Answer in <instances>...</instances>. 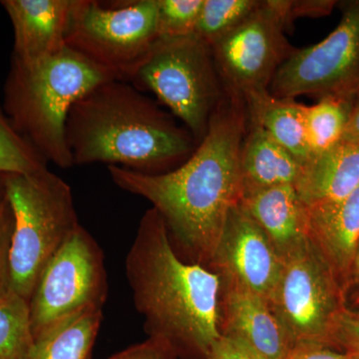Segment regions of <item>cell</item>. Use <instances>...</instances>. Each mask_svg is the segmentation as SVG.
Listing matches in <instances>:
<instances>
[{
  "mask_svg": "<svg viewBox=\"0 0 359 359\" xmlns=\"http://www.w3.org/2000/svg\"><path fill=\"white\" fill-rule=\"evenodd\" d=\"M358 252H359V247H358Z\"/></svg>",
  "mask_w": 359,
  "mask_h": 359,
  "instance_id": "36",
  "label": "cell"
},
{
  "mask_svg": "<svg viewBox=\"0 0 359 359\" xmlns=\"http://www.w3.org/2000/svg\"><path fill=\"white\" fill-rule=\"evenodd\" d=\"M339 25L318 43L297 49L276 71L278 98L353 94L359 84V0L344 2Z\"/></svg>",
  "mask_w": 359,
  "mask_h": 359,
  "instance_id": "11",
  "label": "cell"
},
{
  "mask_svg": "<svg viewBox=\"0 0 359 359\" xmlns=\"http://www.w3.org/2000/svg\"><path fill=\"white\" fill-rule=\"evenodd\" d=\"M106 295L102 250L79 224L45 266L28 302L33 339L77 311L103 308Z\"/></svg>",
  "mask_w": 359,
  "mask_h": 359,
  "instance_id": "9",
  "label": "cell"
},
{
  "mask_svg": "<svg viewBox=\"0 0 359 359\" xmlns=\"http://www.w3.org/2000/svg\"><path fill=\"white\" fill-rule=\"evenodd\" d=\"M261 2L262 0H204L194 33L212 47L242 25Z\"/></svg>",
  "mask_w": 359,
  "mask_h": 359,
  "instance_id": "22",
  "label": "cell"
},
{
  "mask_svg": "<svg viewBox=\"0 0 359 359\" xmlns=\"http://www.w3.org/2000/svg\"><path fill=\"white\" fill-rule=\"evenodd\" d=\"M2 180L13 214L11 292L29 302L45 266L80 223L70 186L47 168Z\"/></svg>",
  "mask_w": 359,
  "mask_h": 359,
  "instance_id": "5",
  "label": "cell"
},
{
  "mask_svg": "<svg viewBox=\"0 0 359 359\" xmlns=\"http://www.w3.org/2000/svg\"><path fill=\"white\" fill-rule=\"evenodd\" d=\"M294 347L332 346L335 327L346 309V292L313 240L285 259L269 302Z\"/></svg>",
  "mask_w": 359,
  "mask_h": 359,
  "instance_id": "8",
  "label": "cell"
},
{
  "mask_svg": "<svg viewBox=\"0 0 359 359\" xmlns=\"http://www.w3.org/2000/svg\"><path fill=\"white\" fill-rule=\"evenodd\" d=\"M13 233V210L2 184L0 188V301L11 292V254Z\"/></svg>",
  "mask_w": 359,
  "mask_h": 359,
  "instance_id": "26",
  "label": "cell"
},
{
  "mask_svg": "<svg viewBox=\"0 0 359 359\" xmlns=\"http://www.w3.org/2000/svg\"><path fill=\"white\" fill-rule=\"evenodd\" d=\"M2 184H4V181H2V175H0V188H1Z\"/></svg>",
  "mask_w": 359,
  "mask_h": 359,
  "instance_id": "35",
  "label": "cell"
},
{
  "mask_svg": "<svg viewBox=\"0 0 359 359\" xmlns=\"http://www.w3.org/2000/svg\"><path fill=\"white\" fill-rule=\"evenodd\" d=\"M109 359H179L178 355L162 340L149 337L146 341L116 353Z\"/></svg>",
  "mask_w": 359,
  "mask_h": 359,
  "instance_id": "28",
  "label": "cell"
},
{
  "mask_svg": "<svg viewBox=\"0 0 359 359\" xmlns=\"http://www.w3.org/2000/svg\"><path fill=\"white\" fill-rule=\"evenodd\" d=\"M353 98H354V107H355V106L359 105V84H358V86L356 87V89L354 90Z\"/></svg>",
  "mask_w": 359,
  "mask_h": 359,
  "instance_id": "34",
  "label": "cell"
},
{
  "mask_svg": "<svg viewBox=\"0 0 359 359\" xmlns=\"http://www.w3.org/2000/svg\"><path fill=\"white\" fill-rule=\"evenodd\" d=\"M157 39L156 0H73L66 46L116 80L131 82Z\"/></svg>",
  "mask_w": 359,
  "mask_h": 359,
  "instance_id": "7",
  "label": "cell"
},
{
  "mask_svg": "<svg viewBox=\"0 0 359 359\" xmlns=\"http://www.w3.org/2000/svg\"><path fill=\"white\" fill-rule=\"evenodd\" d=\"M240 169L243 195L273 187L294 186L302 166L263 128L249 121L241 149Z\"/></svg>",
  "mask_w": 359,
  "mask_h": 359,
  "instance_id": "18",
  "label": "cell"
},
{
  "mask_svg": "<svg viewBox=\"0 0 359 359\" xmlns=\"http://www.w3.org/2000/svg\"><path fill=\"white\" fill-rule=\"evenodd\" d=\"M359 186V145L340 142L302 166L295 183L306 209L344 200Z\"/></svg>",
  "mask_w": 359,
  "mask_h": 359,
  "instance_id": "17",
  "label": "cell"
},
{
  "mask_svg": "<svg viewBox=\"0 0 359 359\" xmlns=\"http://www.w3.org/2000/svg\"><path fill=\"white\" fill-rule=\"evenodd\" d=\"M337 1L332 0H304V1H290L283 0L285 13L290 22L299 18H318L327 15L332 11Z\"/></svg>",
  "mask_w": 359,
  "mask_h": 359,
  "instance_id": "30",
  "label": "cell"
},
{
  "mask_svg": "<svg viewBox=\"0 0 359 359\" xmlns=\"http://www.w3.org/2000/svg\"><path fill=\"white\" fill-rule=\"evenodd\" d=\"M356 285L359 287V252L354 259L353 269H351V276H349L348 283H347L346 290L348 289L349 285Z\"/></svg>",
  "mask_w": 359,
  "mask_h": 359,
  "instance_id": "33",
  "label": "cell"
},
{
  "mask_svg": "<svg viewBox=\"0 0 359 359\" xmlns=\"http://www.w3.org/2000/svg\"><path fill=\"white\" fill-rule=\"evenodd\" d=\"M243 99L249 121L263 128L302 166L306 165L311 159L306 132V105L295 99L278 98L269 90L252 92Z\"/></svg>",
  "mask_w": 359,
  "mask_h": 359,
  "instance_id": "19",
  "label": "cell"
},
{
  "mask_svg": "<svg viewBox=\"0 0 359 359\" xmlns=\"http://www.w3.org/2000/svg\"><path fill=\"white\" fill-rule=\"evenodd\" d=\"M341 142L359 145V105L355 106L351 113Z\"/></svg>",
  "mask_w": 359,
  "mask_h": 359,
  "instance_id": "32",
  "label": "cell"
},
{
  "mask_svg": "<svg viewBox=\"0 0 359 359\" xmlns=\"http://www.w3.org/2000/svg\"><path fill=\"white\" fill-rule=\"evenodd\" d=\"M285 359H351L344 351L318 344H297Z\"/></svg>",
  "mask_w": 359,
  "mask_h": 359,
  "instance_id": "31",
  "label": "cell"
},
{
  "mask_svg": "<svg viewBox=\"0 0 359 359\" xmlns=\"http://www.w3.org/2000/svg\"><path fill=\"white\" fill-rule=\"evenodd\" d=\"M241 202L283 262L311 241L308 210L294 185L243 194Z\"/></svg>",
  "mask_w": 359,
  "mask_h": 359,
  "instance_id": "15",
  "label": "cell"
},
{
  "mask_svg": "<svg viewBox=\"0 0 359 359\" xmlns=\"http://www.w3.org/2000/svg\"><path fill=\"white\" fill-rule=\"evenodd\" d=\"M308 210L309 235L346 292L359 247V186L334 204Z\"/></svg>",
  "mask_w": 359,
  "mask_h": 359,
  "instance_id": "16",
  "label": "cell"
},
{
  "mask_svg": "<svg viewBox=\"0 0 359 359\" xmlns=\"http://www.w3.org/2000/svg\"><path fill=\"white\" fill-rule=\"evenodd\" d=\"M248 124L243 97L224 90L207 133L183 164L159 174L108 166L116 185L153 205L190 263L209 268L229 212L242 200L240 156Z\"/></svg>",
  "mask_w": 359,
  "mask_h": 359,
  "instance_id": "1",
  "label": "cell"
},
{
  "mask_svg": "<svg viewBox=\"0 0 359 359\" xmlns=\"http://www.w3.org/2000/svg\"><path fill=\"white\" fill-rule=\"evenodd\" d=\"M116 80L66 47L40 60L13 58L4 85V109L14 129L46 162L74 166L66 142L73 104L97 85Z\"/></svg>",
  "mask_w": 359,
  "mask_h": 359,
  "instance_id": "4",
  "label": "cell"
},
{
  "mask_svg": "<svg viewBox=\"0 0 359 359\" xmlns=\"http://www.w3.org/2000/svg\"><path fill=\"white\" fill-rule=\"evenodd\" d=\"M332 346L351 359H359V311L346 308L341 313L335 327Z\"/></svg>",
  "mask_w": 359,
  "mask_h": 359,
  "instance_id": "27",
  "label": "cell"
},
{
  "mask_svg": "<svg viewBox=\"0 0 359 359\" xmlns=\"http://www.w3.org/2000/svg\"><path fill=\"white\" fill-rule=\"evenodd\" d=\"M32 344L28 302L11 292L0 301V359H27Z\"/></svg>",
  "mask_w": 359,
  "mask_h": 359,
  "instance_id": "23",
  "label": "cell"
},
{
  "mask_svg": "<svg viewBox=\"0 0 359 359\" xmlns=\"http://www.w3.org/2000/svg\"><path fill=\"white\" fill-rule=\"evenodd\" d=\"M102 318L91 306L58 320L34 337L27 359H89Z\"/></svg>",
  "mask_w": 359,
  "mask_h": 359,
  "instance_id": "20",
  "label": "cell"
},
{
  "mask_svg": "<svg viewBox=\"0 0 359 359\" xmlns=\"http://www.w3.org/2000/svg\"><path fill=\"white\" fill-rule=\"evenodd\" d=\"M44 168L46 161L0 110V175L32 174Z\"/></svg>",
  "mask_w": 359,
  "mask_h": 359,
  "instance_id": "24",
  "label": "cell"
},
{
  "mask_svg": "<svg viewBox=\"0 0 359 359\" xmlns=\"http://www.w3.org/2000/svg\"><path fill=\"white\" fill-rule=\"evenodd\" d=\"M73 0H2L13 25V58L40 60L66 48Z\"/></svg>",
  "mask_w": 359,
  "mask_h": 359,
  "instance_id": "14",
  "label": "cell"
},
{
  "mask_svg": "<svg viewBox=\"0 0 359 359\" xmlns=\"http://www.w3.org/2000/svg\"><path fill=\"white\" fill-rule=\"evenodd\" d=\"M353 109V94L323 97L314 105L306 106V132L311 159L341 142Z\"/></svg>",
  "mask_w": 359,
  "mask_h": 359,
  "instance_id": "21",
  "label": "cell"
},
{
  "mask_svg": "<svg viewBox=\"0 0 359 359\" xmlns=\"http://www.w3.org/2000/svg\"><path fill=\"white\" fill-rule=\"evenodd\" d=\"M292 23L283 0H262L249 18L211 47L224 90L240 96L266 91L297 48L285 32Z\"/></svg>",
  "mask_w": 359,
  "mask_h": 359,
  "instance_id": "10",
  "label": "cell"
},
{
  "mask_svg": "<svg viewBox=\"0 0 359 359\" xmlns=\"http://www.w3.org/2000/svg\"><path fill=\"white\" fill-rule=\"evenodd\" d=\"M283 264L264 231L242 202L231 208L209 268L219 278L247 287L269 302Z\"/></svg>",
  "mask_w": 359,
  "mask_h": 359,
  "instance_id": "12",
  "label": "cell"
},
{
  "mask_svg": "<svg viewBox=\"0 0 359 359\" xmlns=\"http://www.w3.org/2000/svg\"><path fill=\"white\" fill-rule=\"evenodd\" d=\"M208 359H264L233 337L222 335L212 344Z\"/></svg>",
  "mask_w": 359,
  "mask_h": 359,
  "instance_id": "29",
  "label": "cell"
},
{
  "mask_svg": "<svg viewBox=\"0 0 359 359\" xmlns=\"http://www.w3.org/2000/svg\"><path fill=\"white\" fill-rule=\"evenodd\" d=\"M126 275L149 337L166 342L179 358L208 359L221 337V278L180 257L164 219L153 208L139 224L126 257Z\"/></svg>",
  "mask_w": 359,
  "mask_h": 359,
  "instance_id": "2",
  "label": "cell"
},
{
  "mask_svg": "<svg viewBox=\"0 0 359 359\" xmlns=\"http://www.w3.org/2000/svg\"><path fill=\"white\" fill-rule=\"evenodd\" d=\"M158 37H177L195 32L204 0H156Z\"/></svg>",
  "mask_w": 359,
  "mask_h": 359,
  "instance_id": "25",
  "label": "cell"
},
{
  "mask_svg": "<svg viewBox=\"0 0 359 359\" xmlns=\"http://www.w3.org/2000/svg\"><path fill=\"white\" fill-rule=\"evenodd\" d=\"M130 83L152 92L197 144L224 95L211 47L195 33L158 37Z\"/></svg>",
  "mask_w": 359,
  "mask_h": 359,
  "instance_id": "6",
  "label": "cell"
},
{
  "mask_svg": "<svg viewBox=\"0 0 359 359\" xmlns=\"http://www.w3.org/2000/svg\"><path fill=\"white\" fill-rule=\"evenodd\" d=\"M219 332L242 342L264 359H285L294 348L266 299L237 283L223 278Z\"/></svg>",
  "mask_w": 359,
  "mask_h": 359,
  "instance_id": "13",
  "label": "cell"
},
{
  "mask_svg": "<svg viewBox=\"0 0 359 359\" xmlns=\"http://www.w3.org/2000/svg\"><path fill=\"white\" fill-rule=\"evenodd\" d=\"M65 134L73 165L104 163L145 174L171 171L198 145L173 115L121 80L80 97L68 113Z\"/></svg>",
  "mask_w": 359,
  "mask_h": 359,
  "instance_id": "3",
  "label": "cell"
}]
</instances>
